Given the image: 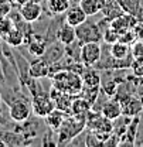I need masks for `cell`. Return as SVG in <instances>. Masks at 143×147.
Returning a JSON list of instances; mask_svg holds the SVG:
<instances>
[{"label": "cell", "instance_id": "cell-1", "mask_svg": "<svg viewBox=\"0 0 143 147\" xmlns=\"http://www.w3.org/2000/svg\"><path fill=\"white\" fill-rule=\"evenodd\" d=\"M48 76L53 78L54 88H57L58 91H61V92L70 93L72 96L81 95V92L84 89L82 76L79 74L71 71V69L62 68V69H58L57 72L50 74Z\"/></svg>", "mask_w": 143, "mask_h": 147}, {"label": "cell", "instance_id": "cell-2", "mask_svg": "<svg viewBox=\"0 0 143 147\" xmlns=\"http://www.w3.org/2000/svg\"><path fill=\"white\" fill-rule=\"evenodd\" d=\"M27 86L31 93V110L38 117H45L55 108L54 100L50 96V92H44L38 84V79L28 76Z\"/></svg>", "mask_w": 143, "mask_h": 147}, {"label": "cell", "instance_id": "cell-3", "mask_svg": "<svg viewBox=\"0 0 143 147\" xmlns=\"http://www.w3.org/2000/svg\"><path fill=\"white\" fill-rule=\"evenodd\" d=\"M87 127V117L68 115L58 129V142L57 144H68L72 139H75L84 129Z\"/></svg>", "mask_w": 143, "mask_h": 147}, {"label": "cell", "instance_id": "cell-4", "mask_svg": "<svg viewBox=\"0 0 143 147\" xmlns=\"http://www.w3.org/2000/svg\"><path fill=\"white\" fill-rule=\"evenodd\" d=\"M87 127H89V130L105 144L106 140L110 137L112 131H113V125L112 120L105 117L102 113L96 115L94 112H91L87 115Z\"/></svg>", "mask_w": 143, "mask_h": 147}, {"label": "cell", "instance_id": "cell-5", "mask_svg": "<svg viewBox=\"0 0 143 147\" xmlns=\"http://www.w3.org/2000/svg\"><path fill=\"white\" fill-rule=\"evenodd\" d=\"M75 34H77V40L79 41V44L102 41V31H101L99 24L96 21L88 20V18L75 27Z\"/></svg>", "mask_w": 143, "mask_h": 147}, {"label": "cell", "instance_id": "cell-6", "mask_svg": "<svg viewBox=\"0 0 143 147\" xmlns=\"http://www.w3.org/2000/svg\"><path fill=\"white\" fill-rule=\"evenodd\" d=\"M102 57V48L101 42H85L81 44L79 48V61L85 67H94L101 61Z\"/></svg>", "mask_w": 143, "mask_h": 147}, {"label": "cell", "instance_id": "cell-7", "mask_svg": "<svg viewBox=\"0 0 143 147\" xmlns=\"http://www.w3.org/2000/svg\"><path fill=\"white\" fill-rule=\"evenodd\" d=\"M31 112H33L31 106L24 99H16L9 103V115H10L12 120H14L17 123L26 122L30 117Z\"/></svg>", "mask_w": 143, "mask_h": 147}, {"label": "cell", "instance_id": "cell-8", "mask_svg": "<svg viewBox=\"0 0 143 147\" xmlns=\"http://www.w3.org/2000/svg\"><path fill=\"white\" fill-rule=\"evenodd\" d=\"M116 99L121 102V106H122V116L133 117V116H138V115L143 110V102L140 99L135 98V96L125 95V96L116 98Z\"/></svg>", "mask_w": 143, "mask_h": 147}, {"label": "cell", "instance_id": "cell-9", "mask_svg": "<svg viewBox=\"0 0 143 147\" xmlns=\"http://www.w3.org/2000/svg\"><path fill=\"white\" fill-rule=\"evenodd\" d=\"M41 13H43V7H41V4L37 0L20 6V17L23 18L26 23H28V24L37 21L38 18L41 17Z\"/></svg>", "mask_w": 143, "mask_h": 147}, {"label": "cell", "instance_id": "cell-10", "mask_svg": "<svg viewBox=\"0 0 143 147\" xmlns=\"http://www.w3.org/2000/svg\"><path fill=\"white\" fill-rule=\"evenodd\" d=\"M27 74H28V76H31L34 79L45 78V76L50 75V64L45 59H43L41 57H37L34 61L30 62Z\"/></svg>", "mask_w": 143, "mask_h": 147}, {"label": "cell", "instance_id": "cell-11", "mask_svg": "<svg viewBox=\"0 0 143 147\" xmlns=\"http://www.w3.org/2000/svg\"><path fill=\"white\" fill-rule=\"evenodd\" d=\"M64 55H65V45L57 40V41H54L51 45H48L45 48V53L43 54L41 58L45 59L50 65H54L58 61H61Z\"/></svg>", "mask_w": 143, "mask_h": 147}, {"label": "cell", "instance_id": "cell-12", "mask_svg": "<svg viewBox=\"0 0 143 147\" xmlns=\"http://www.w3.org/2000/svg\"><path fill=\"white\" fill-rule=\"evenodd\" d=\"M88 18L87 13L82 10V7L79 4L77 6H70L68 10L65 11V23H68L72 27H77L79 26L81 23H84L85 20Z\"/></svg>", "mask_w": 143, "mask_h": 147}, {"label": "cell", "instance_id": "cell-13", "mask_svg": "<svg viewBox=\"0 0 143 147\" xmlns=\"http://www.w3.org/2000/svg\"><path fill=\"white\" fill-rule=\"evenodd\" d=\"M101 113H102L105 117L110 119V120L119 119V117L122 116V106H121V102H119L116 98H112V99L106 100V102L104 103L102 109H101Z\"/></svg>", "mask_w": 143, "mask_h": 147}, {"label": "cell", "instance_id": "cell-14", "mask_svg": "<svg viewBox=\"0 0 143 147\" xmlns=\"http://www.w3.org/2000/svg\"><path fill=\"white\" fill-rule=\"evenodd\" d=\"M57 40L60 42H62L65 47L67 45H72L77 40V34H75V27L70 26L68 23L62 24L58 31H57Z\"/></svg>", "mask_w": 143, "mask_h": 147}, {"label": "cell", "instance_id": "cell-15", "mask_svg": "<svg viewBox=\"0 0 143 147\" xmlns=\"http://www.w3.org/2000/svg\"><path fill=\"white\" fill-rule=\"evenodd\" d=\"M68 115L65 113V112H62V110L57 109V108H54L44 119H45V122H47V125H48V127L51 129V130H55V131H58V129L62 126V123H64V120H65V117H67Z\"/></svg>", "mask_w": 143, "mask_h": 147}, {"label": "cell", "instance_id": "cell-16", "mask_svg": "<svg viewBox=\"0 0 143 147\" xmlns=\"http://www.w3.org/2000/svg\"><path fill=\"white\" fill-rule=\"evenodd\" d=\"M91 108H92V105L85 98H82V96L75 98L71 106V115H74V116H81V117H87V115L89 113Z\"/></svg>", "mask_w": 143, "mask_h": 147}, {"label": "cell", "instance_id": "cell-17", "mask_svg": "<svg viewBox=\"0 0 143 147\" xmlns=\"http://www.w3.org/2000/svg\"><path fill=\"white\" fill-rule=\"evenodd\" d=\"M109 53H110V57H112V58L122 59V58H126L127 55L130 54V45L119 40V41L110 44V50H109Z\"/></svg>", "mask_w": 143, "mask_h": 147}, {"label": "cell", "instance_id": "cell-18", "mask_svg": "<svg viewBox=\"0 0 143 147\" xmlns=\"http://www.w3.org/2000/svg\"><path fill=\"white\" fill-rule=\"evenodd\" d=\"M4 41H6L10 47H20V45H23V44L26 42V34H24L18 27L14 26V28L4 37Z\"/></svg>", "mask_w": 143, "mask_h": 147}, {"label": "cell", "instance_id": "cell-19", "mask_svg": "<svg viewBox=\"0 0 143 147\" xmlns=\"http://www.w3.org/2000/svg\"><path fill=\"white\" fill-rule=\"evenodd\" d=\"M81 76L84 81V86H101V75L98 74L96 69L87 67Z\"/></svg>", "mask_w": 143, "mask_h": 147}, {"label": "cell", "instance_id": "cell-20", "mask_svg": "<svg viewBox=\"0 0 143 147\" xmlns=\"http://www.w3.org/2000/svg\"><path fill=\"white\" fill-rule=\"evenodd\" d=\"M79 6L82 7V10L87 13L88 17L98 14L102 9L101 0H79Z\"/></svg>", "mask_w": 143, "mask_h": 147}, {"label": "cell", "instance_id": "cell-21", "mask_svg": "<svg viewBox=\"0 0 143 147\" xmlns=\"http://www.w3.org/2000/svg\"><path fill=\"white\" fill-rule=\"evenodd\" d=\"M45 48H47L45 41L40 38H33L31 41H28V53L34 57H43V54L45 53Z\"/></svg>", "mask_w": 143, "mask_h": 147}, {"label": "cell", "instance_id": "cell-22", "mask_svg": "<svg viewBox=\"0 0 143 147\" xmlns=\"http://www.w3.org/2000/svg\"><path fill=\"white\" fill-rule=\"evenodd\" d=\"M70 0H48V9L53 14H62L70 7Z\"/></svg>", "mask_w": 143, "mask_h": 147}, {"label": "cell", "instance_id": "cell-23", "mask_svg": "<svg viewBox=\"0 0 143 147\" xmlns=\"http://www.w3.org/2000/svg\"><path fill=\"white\" fill-rule=\"evenodd\" d=\"M99 91H101V86H84V89H82V92H81V96L85 98L91 105L94 106L95 100L98 99Z\"/></svg>", "mask_w": 143, "mask_h": 147}, {"label": "cell", "instance_id": "cell-24", "mask_svg": "<svg viewBox=\"0 0 143 147\" xmlns=\"http://www.w3.org/2000/svg\"><path fill=\"white\" fill-rule=\"evenodd\" d=\"M13 28H14V23L9 16H1L0 17V37L1 38H4Z\"/></svg>", "mask_w": 143, "mask_h": 147}, {"label": "cell", "instance_id": "cell-25", "mask_svg": "<svg viewBox=\"0 0 143 147\" xmlns=\"http://www.w3.org/2000/svg\"><path fill=\"white\" fill-rule=\"evenodd\" d=\"M119 33L118 31H115L112 27H108L106 30L102 33V41H105L106 44H113V42H116V41H119Z\"/></svg>", "mask_w": 143, "mask_h": 147}, {"label": "cell", "instance_id": "cell-26", "mask_svg": "<svg viewBox=\"0 0 143 147\" xmlns=\"http://www.w3.org/2000/svg\"><path fill=\"white\" fill-rule=\"evenodd\" d=\"M130 69L133 75L136 78H143V59L140 58H133L132 61V65H130Z\"/></svg>", "mask_w": 143, "mask_h": 147}, {"label": "cell", "instance_id": "cell-27", "mask_svg": "<svg viewBox=\"0 0 143 147\" xmlns=\"http://www.w3.org/2000/svg\"><path fill=\"white\" fill-rule=\"evenodd\" d=\"M130 51H132L133 58H140V59H143V38H139L133 44V48Z\"/></svg>", "mask_w": 143, "mask_h": 147}, {"label": "cell", "instance_id": "cell-28", "mask_svg": "<svg viewBox=\"0 0 143 147\" xmlns=\"http://www.w3.org/2000/svg\"><path fill=\"white\" fill-rule=\"evenodd\" d=\"M13 9V3L9 0H0V17L1 16H9Z\"/></svg>", "mask_w": 143, "mask_h": 147}, {"label": "cell", "instance_id": "cell-29", "mask_svg": "<svg viewBox=\"0 0 143 147\" xmlns=\"http://www.w3.org/2000/svg\"><path fill=\"white\" fill-rule=\"evenodd\" d=\"M133 30H135L138 38H143V23H136V26L133 27Z\"/></svg>", "mask_w": 143, "mask_h": 147}, {"label": "cell", "instance_id": "cell-30", "mask_svg": "<svg viewBox=\"0 0 143 147\" xmlns=\"http://www.w3.org/2000/svg\"><path fill=\"white\" fill-rule=\"evenodd\" d=\"M30 1H34V0H16V3H17L18 6H23V4H26V3H30Z\"/></svg>", "mask_w": 143, "mask_h": 147}, {"label": "cell", "instance_id": "cell-31", "mask_svg": "<svg viewBox=\"0 0 143 147\" xmlns=\"http://www.w3.org/2000/svg\"><path fill=\"white\" fill-rule=\"evenodd\" d=\"M9 1H10V3H13V4L16 3V0H9Z\"/></svg>", "mask_w": 143, "mask_h": 147}, {"label": "cell", "instance_id": "cell-32", "mask_svg": "<svg viewBox=\"0 0 143 147\" xmlns=\"http://www.w3.org/2000/svg\"><path fill=\"white\" fill-rule=\"evenodd\" d=\"M0 38H1V37H0ZM0 54H1V47H0Z\"/></svg>", "mask_w": 143, "mask_h": 147}]
</instances>
